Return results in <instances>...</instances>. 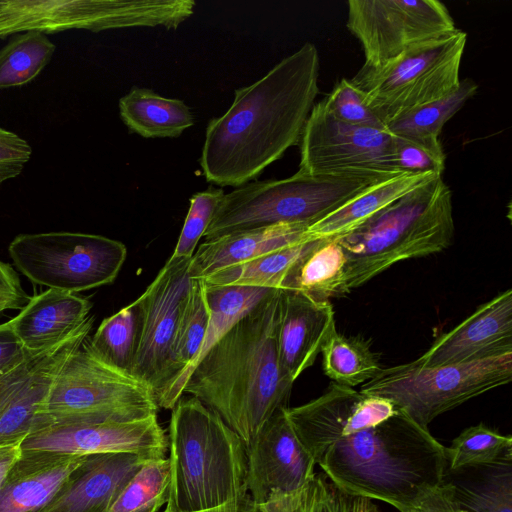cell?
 Wrapping results in <instances>:
<instances>
[{"label": "cell", "mask_w": 512, "mask_h": 512, "mask_svg": "<svg viewBox=\"0 0 512 512\" xmlns=\"http://www.w3.org/2000/svg\"><path fill=\"white\" fill-rule=\"evenodd\" d=\"M25 293H13L0 291V313L6 310L22 309L27 303Z\"/></svg>", "instance_id": "obj_46"}, {"label": "cell", "mask_w": 512, "mask_h": 512, "mask_svg": "<svg viewBox=\"0 0 512 512\" xmlns=\"http://www.w3.org/2000/svg\"><path fill=\"white\" fill-rule=\"evenodd\" d=\"M478 91V84L471 78L461 80L452 94L416 108L386 125L392 135L439 140L444 125Z\"/></svg>", "instance_id": "obj_33"}, {"label": "cell", "mask_w": 512, "mask_h": 512, "mask_svg": "<svg viewBox=\"0 0 512 512\" xmlns=\"http://www.w3.org/2000/svg\"><path fill=\"white\" fill-rule=\"evenodd\" d=\"M56 46L38 31L15 34L0 49V89L25 85L50 62Z\"/></svg>", "instance_id": "obj_31"}, {"label": "cell", "mask_w": 512, "mask_h": 512, "mask_svg": "<svg viewBox=\"0 0 512 512\" xmlns=\"http://www.w3.org/2000/svg\"><path fill=\"white\" fill-rule=\"evenodd\" d=\"M31 353L12 330L9 322L0 324V375L21 364Z\"/></svg>", "instance_id": "obj_42"}, {"label": "cell", "mask_w": 512, "mask_h": 512, "mask_svg": "<svg viewBox=\"0 0 512 512\" xmlns=\"http://www.w3.org/2000/svg\"><path fill=\"white\" fill-rule=\"evenodd\" d=\"M466 42L467 33L458 29L415 45L382 66H362L350 80L368 107L387 125L458 89Z\"/></svg>", "instance_id": "obj_8"}, {"label": "cell", "mask_w": 512, "mask_h": 512, "mask_svg": "<svg viewBox=\"0 0 512 512\" xmlns=\"http://www.w3.org/2000/svg\"><path fill=\"white\" fill-rule=\"evenodd\" d=\"M278 355L288 377L295 380L311 367L336 331L330 301H315L295 290H280Z\"/></svg>", "instance_id": "obj_20"}, {"label": "cell", "mask_w": 512, "mask_h": 512, "mask_svg": "<svg viewBox=\"0 0 512 512\" xmlns=\"http://www.w3.org/2000/svg\"><path fill=\"white\" fill-rule=\"evenodd\" d=\"M321 354L325 375L342 386L353 388L364 384L382 369L367 341L347 337L337 330L329 337Z\"/></svg>", "instance_id": "obj_30"}, {"label": "cell", "mask_w": 512, "mask_h": 512, "mask_svg": "<svg viewBox=\"0 0 512 512\" xmlns=\"http://www.w3.org/2000/svg\"><path fill=\"white\" fill-rule=\"evenodd\" d=\"M94 324L88 316L60 341L31 352L0 375V445L23 442L37 426V415L66 362L87 339Z\"/></svg>", "instance_id": "obj_15"}, {"label": "cell", "mask_w": 512, "mask_h": 512, "mask_svg": "<svg viewBox=\"0 0 512 512\" xmlns=\"http://www.w3.org/2000/svg\"><path fill=\"white\" fill-rule=\"evenodd\" d=\"M280 309V290H274L204 355L182 390L215 412L245 446L288 407L294 382L278 355Z\"/></svg>", "instance_id": "obj_3"}, {"label": "cell", "mask_w": 512, "mask_h": 512, "mask_svg": "<svg viewBox=\"0 0 512 512\" xmlns=\"http://www.w3.org/2000/svg\"><path fill=\"white\" fill-rule=\"evenodd\" d=\"M118 106L128 130L144 138H176L195 123L183 100L163 97L148 88L133 86Z\"/></svg>", "instance_id": "obj_25"}, {"label": "cell", "mask_w": 512, "mask_h": 512, "mask_svg": "<svg viewBox=\"0 0 512 512\" xmlns=\"http://www.w3.org/2000/svg\"><path fill=\"white\" fill-rule=\"evenodd\" d=\"M308 226L307 223H280L205 240L190 260L189 277L204 279L221 269L310 240L306 236Z\"/></svg>", "instance_id": "obj_22"}, {"label": "cell", "mask_w": 512, "mask_h": 512, "mask_svg": "<svg viewBox=\"0 0 512 512\" xmlns=\"http://www.w3.org/2000/svg\"><path fill=\"white\" fill-rule=\"evenodd\" d=\"M438 176L433 173H401L376 182L310 224L306 236L311 240H338L413 189Z\"/></svg>", "instance_id": "obj_24"}, {"label": "cell", "mask_w": 512, "mask_h": 512, "mask_svg": "<svg viewBox=\"0 0 512 512\" xmlns=\"http://www.w3.org/2000/svg\"><path fill=\"white\" fill-rule=\"evenodd\" d=\"M190 259H168L143 294L139 334L130 374L153 393L159 408L167 409L170 392L180 374L173 346L179 310L190 284Z\"/></svg>", "instance_id": "obj_12"}, {"label": "cell", "mask_w": 512, "mask_h": 512, "mask_svg": "<svg viewBox=\"0 0 512 512\" xmlns=\"http://www.w3.org/2000/svg\"><path fill=\"white\" fill-rule=\"evenodd\" d=\"M147 460L124 452L85 455L53 498L35 512H108Z\"/></svg>", "instance_id": "obj_19"}, {"label": "cell", "mask_w": 512, "mask_h": 512, "mask_svg": "<svg viewBox=\"0 0 512 512\" xmlns=\"http://www.w3.org/2000/svg\"><path fill=\"white\" fill-rule=\"evenodd\" d=\"M8 251L33 283L72 293L111 284L127 256L120 241L77 232L20 234Z\"/></svg>", "instance_id": "obj_11"}, {"label": "cell", "mask_w": 512, "mask_h": 512, "mask_svg": "<svg viewBox=\"0 0 512 512\" xmlns=\"http://www.w3.org/2000/svg\"><path fill=\"white\" fill-rule=\"evenodd\" d=\"M158 409L144 383L105 364L83 343L58 372L34 431L52 425L137 421L157 415Z\"/></svg>", "instance_id": "obj_7"}, {"label": "cell", "mask_w": 512, "mask_h": 512, "mask_svg": "<svg viewBox=\"0 0 512 512\" xmlns=\"http://www.w3.org/2000/svg\"><path fill=\"white\" fill-rule=\"evenodd\" d=\"M170 479L168 458L145 461L117 496L108 512H157L168 500Z\"/></svg>", "instance_id": "obj_35"}, {"label": "cell", "mask_w": 512, "mask_h": 512, "mask_svg": "<svg viewBox=\"0 0 512 512\" xmlns=\"http://www.w3.org/2000/svg\"><path fill=\"white\" fill-rule=\"evenodd\" d=\"M512 352V290L499 293L441 335L415 362L461 364Z\"/></svg>", "instance_id": "obj_18"}, {"label": "cell", "mask_w": 512, "mask_h": 512, "mask_svg": "<svg viewBox=\"0 0 512 512\" xmlns=\"http://www.w3.org/2000/svg\"><path fill=\"white\" fill-rule=\"evenodd\" d=\"M344 252L337 240L319 239L302 258L287 289L315 301H329L347 294Z\"/></svg>", "instance_id": "obj_28"}, {"label": "cell", "mask_w": 512, "mask_h": 512, "mask_svg": "<svg viewBox=\"0 0 512 512\" xmlns=\"http://www.w3.org/2000/svg\"><path fill=\"white\" fill-rule=\"evenodd\" d=\"M171 479L164 512H202L248 495L242 439L197 398H181L168 428Z\"/></svg>", "instance_id": "obj_4"}, {"label": "cell", "mask_w": 512, "mask_h": 512, "mask_svg": "<svg viewBox=\"0 0 512 512\" xmlns=\"http://www.w3.org/2000/svg\"><path fill=\"white\" fill-rule=\"evenodd\" d=\"M322 101L329 113L344 123L387 131L350 79H341Z\"/></svg>", "instance_id": "obj_40"}, {"label": "cell", "mask_w": 512, "mask_h": 512, "mask_svg": "<svg viewBox=\"0 0 512 512\" xmlns=\"http://www.w3.org/2000/svg\"><path fill=\"white\" fill-rule=\"evenodd\" d=\"M512 380V352L451 365L415 361L388 368L361 385L360 392L387 398L428 428L439 415Z\"/></svg>", "instance_id": "obj_9"}, {"label": "cell", "mask_w": 512, "mask_h": 512, "mask_svg": "<svg viewBox=\"0 0 512 512\" xmlns=\"http://www.w3.org/2000/svg\"><path fill=\"white\" fill-rule=\"evenodd\" d=\"M415 512H468L454 497L450 481L444 480L429 491L416 505Z\"/></svg>", "instance_id": "obj_43"}, {"label": "cell", "mask_w": 512, "mask_h": 512, "mask_svg": "<svg viewBox=\"0 0 512 512\" xmlns=\"http://www.w3.org/2000/svg\"><path fill=\"white\" fill-rule=\"evenodd\" d=\"M202 512H263L259 507H257L250 496L247 495L240 501L227 504L222 507H218L215 509L202 511Z\"/></svg>", "instance_id": "obj_47"}, {"label": "cell", "mask_w": 512, "mask_h": 512, "mask_svg": "<svg viewBox=\"0 0 512 512\" xmlns=\"http://www.w3.org/2000/svg\"><path fill=\"white\" fill-rule=\"evenodd\" d=\"M85 455L24 451L0 489V512H35L57 493Z\"/></svg>", "instance_id": "obj_21"}, {"label": "cell", "mask_w": 512, "mask_h": 512, "mask_svg": "<svg viewBox=\"0 0 512 512\" xmlns=\"http://www.w3.org/2000/svg\"><path fill=\"white\" fill-rule=\"evenodd\" d=\"M320 57L306 42L234 100L206 127L200 166L207 182L240 187L298 145L319 94Z\"/></svg>", "instance_id": "obj_2"}, {"label": "cell", "mask_w": 512, "mask_h": 512, "mask_svg": "<svg viewBox=\"0 0 512 512\" xmlns=\"http://www.w3.org/2000/svg\"><path fill=\"white\" fill-rule=\"evenodd\" d=\"M193 0H0V39L27 31L100 32L130 27L176 29L194 12Z\"/></svg>", "instance_id": "obj_10"}, {"label": "cell", "mask_w": 512, "mask_h": 512, "mask_svg": "<svg viewBox=\"0 0 512 512\" xmlns=\"http://www.w3.org/2000/svg\"><path fill=\"white\" fill-rule=\"evenodd\" d=\"M398 175V174H397ZM395 175L365 171L252 181L224 194L205 240L280 223L312 224L370 185Z\"/></svg>", "instance_id": "obj_6"}, {"label": "cell", "mask_w": 512, "mask_h": 512, "mask_svg": "<svg viewBox=\"0 0 512 512\" xmlns=\"http://www.w3.org/2000/svg\"><path fill=\"white\" fill-rule=\"evenodd\" d=\"M299 146V170L309 174L404 173L394 164L390 133L344 123L329 113L322 100L314 104Z\"/></svg>", "instance_id": "obj_14"}, {"label": "cell", "mask_w": 512, "mask_h": 512, "mask_svg": "<svg viewBox=\"0 0 512 512\" xmlns=\"http://www.w3.org/2000/svg\"><path fill=\"white\" fill-rule=\"evenodd\" d=\"M31 156L32 148L25 139L0 127V188L22 172Z\"/></svg>", "instance_id": "obj_41"}, {"label": "cell", "mask_w": 512, "mask_h": 512, "mask_svg": "<svg viewBox=\"0 0 512 512\" xmlns=\"http://www.w3.org/2000/svg\"><path fill=\"white\" fill-rule=\"evenodd\" d=\"M263 512H376L372 500L349 494L323 473H315L298 493L269 503Z\"/></svg>", "instance_id": "obj_32"}, {"label": "cell", "mask_w": 512, "mask_h": 512, "mask_svg": "<svg viewBox=\"0 0 512 512\" xmlns=\"http://www.w3.org/2000/svg\"><path fill=\"white\" fill-rule=\"evenodd\" d=\"M22 454V442L0 445V489L3 482Z\"/></svg>", "instance_id": "obj_44"}, {"label": "cell", "mask_w": 512, "mask_h": 512, "mask_svg": "<svg viewBox=\"0 0 512 512\" xmlns=\"http://www.w3.org/2000/svg\"><path fill=\"white\" fill-rule=\"evenodd\" d=\"M273 289L243 286H206L210 318L202 344L193 361L181 372L167 403L172 409L182 398L184 384L204 355Z\"/></svg>", "instance_id": "obj_26"}, {"label": "cell", "mask_w": 512, "mask_h": 512, "mask_svg": "<svg viewBox=\"0 0 512 512\" xmlns=\"http://www.w3.org/2000/svg\"><path fill=\"white\" fill-rule=\"evenodd\" d=\"M0 291L25 293L21 287L20 280L11 265L0 260Z\"/></svg>", "instance_id": "obj_45"}, {"label": "cell", "mask_w": 512, "mask_h": 512, "mask_svg": "<svg viewBox=\"0 0 512 512\" xmlns=\"http://www.w3.org/2000/svg\"><path fill=\"white\" fill-rule=\"evenodd\" d=\"M168 438L157 415L130 422L52 425L32 432L22 442L24 451L72 455L134 453L147 459L163 458Z\"/></svg>", "instance_id": "obj_17"}, {"label": "cell", "mask_w": 512, "mask_h": 512, "mask_svg": "<svg viewBox=\"0 0 512 512\" xmlns=\"http://www.w3.org/2000/svg\"><path fill=\"white\" fill-rule=\"evenodd\" d=\"M492 472L473 484L451 482L462 508L473 512H512V460L491 466Z\"/></svg>", "instance_id": "obj_37"}, {"label": "cell", "mask_w": 512, "mask_h": 512, "mask_svg": "<svg viewBox=\"0 0 512 512\" xmlns=\"http://www.w3.org/2000/svg\"><path fill=\"white\" fill-rule=\"evenodd\" d=\"M209 318L206 285L203 279L190 278L188 291L179 310L173 346L174 359L180 374L195 358L207 330Z\"/></svg>", "instance_id": "obj_36"}, {"label": "cell", "mask_w": 512, "mask_h": 512, "mask_svg": "<svg viewBox=\"0 0 512 512\" xmlns=\"http://www.w3.org/2000/svg\"><path fill=\"white\" fill-rule=\"evenodd\" d=\"M285 409L277 411L246 446L248 495L259 508L298 493L315 475V461Z\"/></svg>", "instance_id": "obj_16"}, {"label": "cell", "mask_w": 512, "mask_h": 512, "mask_svg": "<svg viewBox=\"0 0 512 512\" xmlns=\"http://www.w3.org/2000/svg\"><path fill=\"white\" fill-rule=\"evenodd\" d=\"M447 472L490 467L512 460V438L483 423L463 430L446 447Z\"/></svg>", "instance_id": "obj_34"}, {"label": "cell", "mask_w": 512, "mask_h": 512, "mask_svg": "<svg viewBox=\"0 0 512 512\" xmlns=\"http://www.w3.org/2000/svg\"><path fill=\"white\" fill-rule=\"evenodd\" d=\"M408 512H415V511H413V510H410V511H408Z\"/></svg>", "instance_id": "obj_48"}, {"label": "cell", "mask_w": 512, "mask_h": 512, "mask_svg": "<svg viewBox=\"0 0 512 512\" xmlns=\"http://www.w3.org/2000/svg\"><path fill=\"white\" fill-rule=\"evenodd\" d=\"M391 135L396 168L404 173H433L442 176L446 155L439 140Z\"/></svg>", "instance_id": "obj_39"}, {"label": "cell", "mask_w": 512, "mask_h": 512, "mask_svg": "<svg viewBox=\"0 0 512 512\" xmlns=\"http://www.w3.org/2000/svg\"><path fill=\"white\" fill-rule=\"evenodd\" d=\"M376 512H381L379 509Z\"/></svg>", "instance_id": "obj_49"}, {"label": "cell", "mask_w": 512, "mask_h": 512, "mask_svg": "<svg viewBox=\"0 0 512 512\" xmlns=\"http://www.w3.org/2000/svg\"><path fill=\"white\" fill-rule=\"evenodd\" d=\"M91 307L86 297L48 289L30 298L8 322L23 346L34 352L67 336L89 316Z\"/></svg>", "instance_id": "obj_23"}, {"label": "cell", "mask_w": 512, "mask_h": 512, "mask_svg": "<svg viewBox=\"0 0 512 512\" xmlns=\"http://www.w3.org/2000/svg\"><path fill=\"white\" fill-rule=\"evenodd\" d=\"M285 412L315 464L349 494L408 512L446 478V447L387 398L332 382Z\"/></svg>", "instance_id": "obj_1"}, {"label": "cell", "mask_w": 512, "mask_h": 512, "mask_svg": "<svg viewBox=\"0 0 512 512\" xmlns=\"http://www.w3.org/2000/svg\"><path fill=\"white\" fill-rule=\"evenodd\" d=\"M346 26L360 42L365 62L376 68L409 48L458 30L437 0H350Z\"/></svg>", "instance_id": "obj_13"}, {"label": "cell", "mask_w": 512, "mask_h": 512, "mask_svg": "<svg viewBox=\"0 0 512 512\" xmlns=\"http://www.w3.org/2000/svg\"><path fill=\"white\" fill-rule=\"evenodd\" d=\"M454 232L452 192L438 176L337 240L346 259L347 293L398 262L442 252Z\"/></svg>", "instance_id": "obj_5"}, {"label": "cell", "mask_w": 512, "mask_h": 512, "mask_svg": "<svg viewBox=\"0 0 512 512\" xmlns=\"http://www.w3.org/2000/svg\"><path fill=\"white\" fill-rule=\"evenodd\" d=\"M139 307L135 300L105 318L86 347L99 360L120 371L131 372L139 334Z\"/></svg>", "instance_id": "obj_29"}, {"label": "cell", "mask_w": 512, "mask_h": 512, "mask_svg": "<svg viewBox=\"0 0 512 512\" xmlns=\"http://www.w3.org/2000/svg\"><path fill=\"white\" fill-rule=\"evenodd\" d=\"M224 194L221 188H209L190 198L189 209L170 259L193 257L198 242L208 229Z\"/></svg>", "instance_id": "obj_38"}, {"label": "cell", "mask_w": 512, "mask_h": 512, "mask_svg": "<svg viewBox=\"0 0 512 512\" xmlns=\"http://www.w3.org/2000/svg\"><path fill=\"white\" fill-rule=\"evenodd\" d=\"M319 239L305 240L253 260L221 269L203 281L207 287L243 286L285 290L302 258Z\"/></svg>", "instance_id": "obj_27"}]
</instances>
